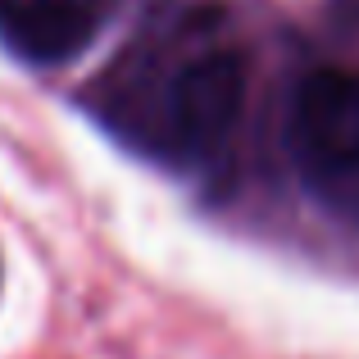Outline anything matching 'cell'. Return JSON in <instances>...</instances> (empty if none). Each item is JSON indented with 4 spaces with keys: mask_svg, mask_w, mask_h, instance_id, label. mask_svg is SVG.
Masks as SVG:
<instances>
[{
    "mask_svg": "<svg viewBox=\"0 0 359 359\" xmlns=\"http://www.w3.org/2000/svg\"><path fill=\"white\" fill-rule=\"evenodd\" d=\"M250 69L237 50H205L173 78L168 123L187 155H219L245 114Z\"/></svg>",
    "mask_w": 359,
    "mask_h": 359,
    "instance_id": "6da1fadb",
    "label": "cell"
},
{
    "mask_svg": "<svg viewBox=\"0 0 359 359\" xmlns=\"http://www.w3.org/2000/svg\"><path fill=\"white\" fill-rule=\"evenodd\" d=\"M291 146L314 173L359 168V73L314 69L291 105Z\"/></svg>",
    "mask_w": 359,
    "mask_h": 359,
    "instance_id": "7a4b0ae2",
    "label": "cell"
},
{
    "mask_svg": "<svg viewBox=\"0 0 359 359\" xmlns=\"http://www.w3.org/2000/svg\"><path fill=\"white\" fill-rule=\"evenodd\" d=\"M96 36L91 0H0V41L27 64H69Z\"/></svg>",
    "mask_w": 359,
    "mask_h": 359,
    "instance_id": "3957f363",
    "label": "cell"
}]
</instances>
